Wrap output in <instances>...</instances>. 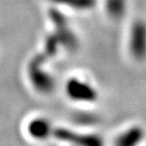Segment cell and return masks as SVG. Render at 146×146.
Instances as JSON below:
<instances>
[{"instance_id":"cell-1","label":"cell","mask_w":146,"mask_h":146,"mask_svg":"<svg viewBox=\"0 0 146 146\" xmlns=\"http://www.w3.org/2000/svg\"><path fill=\"white\" fill-rule=\"evenodd\" d=\"M53 137L73 146H104V140L96 133H84L67 128H54Z\"/></svg>"},{"instance_id":"cell-2","label":"cell","mask_w":146,"mask_h":146,"mask_svg":"<svg viewBox=\"0 0 146 146\" xmlns=\"http://www.w3.org/2000/svg\"><path fill=\"white\" fill-rule=\"evenodd\" d=\"M65 93L68 99L77 103H93L99 98L98 91L93 86L76 77L66 81Z\"/></svg>"},{"instance_id":"cell-3","label":"cell","mask_w":146,"mask_h":146,"mask_svg":"<svg viewBox=\"0 0 146 146\" xmlns=\"http://www.w3.org/2000/svg\"><path fill=\"white\" fill-rule=\"evenodd\" d=\"M28 76L35 91L40 94H50L54 91L55 81L53 77L41 67V62L35 60L28 68Z\"/></svg>"},{"instance_id":"cell-4","label":"cell","mask_w":146,"mask_h":146,"mask_svg":"<svg viewBox=\"0 0 146 146\" xmlns=\"http://www.w3.org/2000/svg\"><path fill=\"white\" fill-rule=\"evenodd\" d=\"M129 49L131 55L137 61L146 58V24L143 21L135 22L131 28Z\"/></svg>"},{"instance_id":"cell-5","label":"cell","mask_w":146,"mask_h":146,"mask_svg":"<svg viewBox=\"0 0 146 146\" xmlns=\"http://www.w3.org/2000/svg\"><path fill=\"white\" fill-rule=\"evenodd\" d=\"M54 128L49 119L44 117H35L27 123V133L36 141H44L53 135Z\"/></svg>"},{"instance_id":"cell-6","label":"cell","mask_w":146,"mask_h":146,"mask_svg":"<svg viewBox=\"0 0 146 146\" xmlns=\"http://www.w3.org/2000/svg\"><path fill=\"white\" fill-rule=\"evenodd\" d=\"M144 130L140 125H132L120 132L116 137L114 146H140L144 140Z\"/></svg>"},{"instance_id":"cell-7","label":"cell","mask_w":146,"mask_h":146,"mask_svg":"<svg viewBox=\"0 0 146 146\" xmlns=\"http://www.w3.org/2000/svg\"><path fill=\"white\" fill-rule=\"evenodd\" d=\"M127 1L125 0H107L106 1V10L111 17L120 19L125 13Z\"/></svg>"},{"instance_id":"cell-8","label":"cell","mask_w":146,"mask_h":146,"mask_svg":"<svg viewBox=\"0 0 146 146\" xmlns=\"http://www.w3.org/2000/svg\"><path fill=\"white\" fill-rule=\"evenodd\" d=\"M54 2H58L61 5H68L72 7L74 9H80V10H84V9H90L94 5V1L95 0H52Z\"/></svg>"},{"instance_id":"cell-9","label":"cell","mask_w":146,"mask_h":146,"mask_svg":"<svg viewBox=\"0 0 146 146\" xmlns=\"http://www.w3.org/2000/svg\"><path fill=\"white\" fill-rule=\"evenodd\" d=\"M70 146H73V145H70Z\"/></svg>"}]
</instances>
